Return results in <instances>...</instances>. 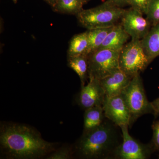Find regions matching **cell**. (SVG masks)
<instances>
[{
  "label": "cell",
  "mask_w": 159,
  "mask_h": 159,
  "mask_svg": "<svg viewBox=\"0 0 159 159\" xmlns=\"http://www.w3.org/2000/svg\"><path fill=\"white\" fill-rule=\"evenodd\" d=\"M0 145L1 151L8 158L34 159L53 152L56 144L44 140L30 126L9 123L1 125Z\"/></svg>",
  "instance_id": "cell-1"
},
{
  "label": "cell",
  "mask_w": 159,
  "mask_h": 159,
  "mask_svg": "<svg viewBox=\"0 0 159 159\" xmlns=\"http://www.w3.org/2000/svg\"><path fill=\"white\" fill-rule=\"evenodd\" d=\"M118 127L106 118L98 127L83 132L75 144L74 153L81 159L114 158L122 141V131Z\"/></svg>",
  "instance_id": "cell-2"
},
{
  "label": "cell",
  "mask_w": 159,
  "mask_h": 159,
  "mask_svg": "<svg viewBox=\"0 0 159 159\" xmlns=\"http://www.w3.org/2000/svg\"><path fill=\"white\" fill-rule=\"evenodd\" d=\"M125 11L107 0L97 7L83 9L76 16L79 24L90 30L115 25Z\"/></svg>",
  "instance_id": "cell-3"
},
{
  "label": "cell",
  "mask_w": 159,
  "mask_h": 159,
  "mask_svg": "<svg viewBox=\"0 0 159 159\" xmlns=\"http://www.w3.org/2000/svg\"><path fill=\"white\" fill-rule=\"evenodd\" d=\"M121 95L131 115V124L145 114L154 113L151 102L148 101L140 74L134 76Z\"/></svg>",
  "instance_id": "cell-4"
},
{
  "label": "cell",
  "mask_w": 159,
  "mask_h": 159,
  "mask_svg": "<svg viewBox=\"0 0 159 159\" xmlns=\"http://www.w3.org/2000/svg\"><path fill=\"white\" fill-rule=\"evenodd\" d=\"M150 63L141 40L132 39L120 51L119 68L132 78L145 70Z\"/></svg>",
  "instance_id": "cell-5"
},
{
  "label": "cell",
  "mask_w": 159,
  "mask_h": 159,
  "mask_svg": "<svg viewBox=\"0 0 159 159\" xmlns=\"http://www.w3.org/2000/svg\"><path fill=\"white\" fill-rule=\"evenodd\" d=\"M119 51L100 49L88 55L89 79L100 80L119 69Z\"/></svg>",
  "instance_id": "cell-6"
},
{
  "label": "cell",
  "mask_w": 159,
  "mask_h": 159,
  "mask_svg": "<svg viewBox=\"0 0 159 159\" xmlns=\"http://www.w3.org/2000/svg\"><path fill=\"white\" fill-rule=\"evenodd\" d=\"M129 125L120 126L122 141L118 147L114 159H147L150 157L152 151L150 145L144 144L137 141L129 134Z\"/></svg>",
  "instance_id": "cell-7"
},
{
  "label": "cell",
  "mask_w": 159,
  "mask_h": 159,
  "mask_svg": "<svg viewBox=\"0 0 159 159\" xmlns=\"http://www.w3.org/2000/svg\"><path fill=\"white\" fill-rule=\"evenodd\" d=\"M102 106L106 118L117 126L131 125V115L122 95L105 96Z\"/></svg>",
  "instance_id": "cell-8"
},
{
  "label": "cell",
  "mask_w": 159,
  "mask_h": 159,
  "mask_svg": "<svg viewBox=\"0 0 159 159\" xmlns=\"http://www.w3.org/2000/svg\"><path fill=\"white\" fill-rule=\"evenodd\" d=\"M143 13L131 7L125 10L121 17L122 27L132 39H142L147 34L152 27Z\"/></svg>",
  "instance_id": "cell-9"
},
{
  "label": "cell",
  "mask_w": 159,
  "mask_h": 159,
  "mask_svg": "<svg viewBox=\"0 0 159 159\" xmlns=\"http://www.w3.org/2000/svg\"><path fill=\"white\" fill-rule=\"evenodd\" d=\"M105 95L99 80H89L87 85L81 86L77 98V103L83 109L85 110L102 106Z\"/></svg>",
  "instance_id": "cell-10"
},
{
  "label": "cell",
  "mask_w": 159,
  "mask_h": 159,
  "mask_svg": "<svg viewBox=\"0 0 159 159\" xmlns=\"http://www.w3.org/2000/svg\"><path fill=\"white\" fill-rule=\"evenodd\" d=\"M132 78L119 68L99 81L105 96L112 97L121 95Z\"/></svg>",
  "instance_id": "cell-11"
},
{
  "label": "cell",
  "mask_w": 159,
  "mask_h": 159,
  "mask_svg": "<svg viewBox=\"0 0 159 159\" xmlns=\"http://www.w3.org/2000/svg\"><path fill=\"white\" fill-rule=\"evenodd\" d=\"M129 37L121 24L116 25L107 35L104 42L98 50L108 49L120 52L126 44Z\"/></svg>",
  "instance_id": "cell-12"
},
{
  "label": "cell",
  "mask_w": 159,
  "mask_h": 159,
  "mask_svg": "<svg viewBox=\"0 0 159 159\" xmlns=\"http://www.w3.org/2000/svg\"><path fill=\"white\" fill-rule=\"evenodd\" d=\"M145 54L150 63L159 56V23L151 28L141 40Z\"/></svg>",
  "instance_id": "cell-13"
},
{
  "label": "cell",
  "mask_w": 159,
  "mask_h": 159,
  "mask_svg": "<svg viewBox=\"0 0 159 159\" xmlns=\"http://www.w3.org/2000/svg\"><path fill=\"white\" fill-rule=\"evenodd\" d=\"M106 119L102 106H97L85 110L84 116L83 132L98 127Z\"/></svg>",
  "instance_id": "cell-14"
},
{
  "label": "cell",
  "mask_w": 159,
  "mask_h": 159,
  "mask_svg": "<svg viewBox=\"0 0 159 159\" xmlns=\"http://www.w3.org/2000/svg\"><path fill=\"white\" fill-rule=\"evenodd\" d=\"M68 66L79 76L81 86L85 85L87 78H89L88 56L82 54L68 57Z\"/></svg>",
  "instance_id": "cell-15"
},
{
  "label": "cell",
  "mask_w": 159,
  "mask_h": 159,
  "mask_svg": "<svg viewBox=\"0 0 159 159\" xmlns=\"http://www.w3.org/2000/svg\"><path fill=\"white\" fill-rule=\"evenodd\" d=\"M113 26L88 30L89 45L87 55H88L99 49Z\"/></svg>",
  "instance_id": "cell-16"
},
{
  "label": "cell",
  "mask_w": 159,
  "mask_h": 159,
  "mask_svg": "<svg viewBox=\"0 0 159 159\" xmlns=\"http://www.w3.org/2000/svg\"><path fill=\"white\" fill-rule=\"evenodd\" d=\"M88 45L87 31L75 34L70 41L67 51L68 57L82 54L87 55Z\"/></svg>",
  "instance_id": "cell-17"
},
{
  "label": "cell",
  "mask_w": 159,
  "mask_h": 159,
  "mask_svg": "<svg viewBox=\"0 0 159 159\" xmlns=\"http://www.w3.org/2000/svg\"><path fill=\"white\" fill-rule=\"evenodd\" d=\"M83 0H58L53 9L60 13L77 15L83 10Z\"/></svg>",
  "instance_id": "cell-18"
},
{
  "label": "cell",
  "mask_w": 159,
  "mask_h": 159,
  "mask_svg": "<svg viewBox=\"0 0 159 159\" xmlns=\"http://www.w3.org/2000/svg\"><path fill=\"white\" fill-rule=\"evenodd\" d=\"M152 26L159 23V0H151L146 14Z\"/></svg>",
  "instance_id": "cell-19"
},
{
  "label": "cell",
  "mask_w": 159,
  "mask_h": 159,
  "mask_svg": "<svg viewBox=\"0 0 159 159\" xmlns=\"http://www.w3.org/2000/svg\"><path fill=\"white\" fill-rule=\"evenodd\" d=\"M73 150L69 147H63L58 150L51 152L47 159H69L73 158Z\"/></svg>",
  "instance_id": "cell-20"
},
{
  "label": "cell",
  "mask_w": 159,
  "mask_h": 159,
  "mask_svg": "<svg viewBox=\"0 0 159 159\" xmlns=\"http://www.w3.org/2000/svg\"><path fill=\"white\" fill-rule=\"evenodd\" d=\"M151 0H127L128 5L145 15Z\"/></svg>",
  "instance_id": "cell-21"
},
{
  "label": "cell",
  "mask_w": 159,
  "mask_h": 159,
  "mask_svg": "<svg viewBox=\"0 0 159 159\" xmlns=\"http://www.w3.org/2000/svg\"><path fill=\"white\" fill-rule=\"evenodd\" d=\"M153 130L152 142L154 148L159 150V121L155 122L152 125Z\"/></svg>",
  "instance_id": "cell-22"
},
{
  "label": "cell",
  "mask_w": 159,
  "mask_h": 159,
  "mask_svg": "<svg viewBox=\"0 0 159 159\" xmlns=\"http://www.w3.org/2000/svg\"><path fill=\"white\" fill-rule=\"evenodd\" d=\"M116 6L122 8L123 6L128 5L127 0H108Z\"/></svg>",
  "instance_id": "cell-23"
},
{
  "label": "cell",
  "mask_w": 159,
  "mask_h": 159,
  "mask_svg": "<svg viewBox=\"0 0 159 159\" xmlns=\"http://www.w3.org/2000/svg\"><path fill=\"white\" fill-rule=\"evenodd\" d=\"M152 106L153 109L154 114L155 115L159 114V97L157 99L151 102Z\"/></svg>",
  "instance_id": "cell-24"
},
{
  "label": "cell",
  "mask_w": 159,
  "mask_h": 159,
  "mask_svg": "<svg viewBox=\"0 0 159 159\" xmlns=\"http://www.w3.org/2000/svg\"><path fill=\"white\" fill-rule=\"evenodd\" d=\"M44 1L47 2L52 8H54L58 0H44Z\"/></svg>",
  "instance_id": "cell-25"
},
{
  "label": "cell",
  "mask_w": 159,
  "mask_h": 159,
  "mask_svg": "<svg viewBox=\"0 0 159 159\" xmlns=\"http://www.w3.org/2000/svg\"><path fill=\"white\" fill-rule=\"evenodd\" d=\"M90 1V0H83V1L84 3H87V2H88Z\"/></svg>",
  "instance_id": "cell-26"
},
{
  "label": "cell",
  "mask_w": 159,
  "mask_h": 159,
  "mask_svg": "<svg viewBox=\"0 0 159 159\" xmlns=\"http://www.w3.org/2000/svg\"><path fill=\"white\" fill-rule=\"evenodd\" d=\"M12 1L15 4H16V3H17L18 0H12Z\"/></svg>",
  "instance_id": "cell-27"
},
{
  "label": "cell",
  "mask_w": 159,
  "mask_h": 159,
  "mask_svg": "<svg viewBox=\"0 0 159 159\" xmlns=\"http://www.w3.org/2000/svg\"></svg>",
  "instance_id": "cell-28"
}]
</instances>
